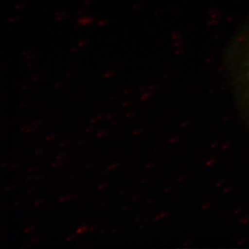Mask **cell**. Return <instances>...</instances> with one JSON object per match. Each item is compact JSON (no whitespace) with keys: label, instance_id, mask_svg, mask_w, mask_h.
<instances>
[{"label":"cell","instance_id":"cell-1","mask_svg":"<svg viewBox=\"0 0 249 249\" xmlns=\"http://www.w3.org/2000/svg\"><path fill=\"white\" fill-rule=\"evenodd\" d=\"M95 18L93 16H83L78 19V24L81 26H88L94 22Z\"/></svg>","mask_w":249,"mask_h":249},{"label":"cell","instance_id":"cell-2","mask_svg":"<svg viewBox=\"0 0 249 249\" xmlns=\"http://www.w3.org/2000/svg\"><path fill=\"white\" fill-rule=\"evenodd\" d=\"M22 55L25 58L27 61L34 60L35 58V54L33 53L31 50H26L22 52Z\"/></svg>","mask_w":249,"mask_h":249},{"label":"cell","instance_id":"cell-3","mask_svg":"<svg viewBox=\"0 0 249 249\" xmlns=\"http://www.w3.org/2000/svg\"><path fill=\"white\" fill-rule=\"evenodd\" d=\"M38 127L39 125H32V124H31V125L24 126L21 128V130L27 132V133H30V132L36 130L38 128Z\"/></svg>","mask_w":249,"mask_h":249},{"label":"cell","instance_id":"cell-4","mask_svg":"<svg viewBox=\"0 0 249 249\" xmlns=\"http://www.w3.org/2000/svg\"><path fill=\"white\" fill-rule=\"evenodd\" d=\"M67 15L65 11H58V12L55 14V18H56V20L58 21V22L65 20L67 18Z\"/></svg>","mask_w":249,"mask_h":249},{"label":"cell","instance_id":"cell-5","mask_svg":"<svg viewBox=\"0 0 249 249\" xmlns=\"http://www.w3.org/2000/svg\"><path fill=\"white\" fill-rule=\"evenodd\" d=\"M77 196H78V195H68V196H62L61 198H60L59 201H60V202H65V201L71 200V199H74V198L77 197Z\"/></svg>","mask_w":249,"mask_h":249},{"label":"cell","instance_id":"cell-6","mask_svg":"<svg viewBox=\"0 0 249 249\" xmlns=\"http://www.w3.org/2000/svg\"><path fill=\"white\" fill-rule=\"evenodd\" d=\"M115 71H114V70H109V71L105 72L104 74H103V77H104L105 78H111L115 76Z\"/></svg>","mask_w":249,"mask_h":249},{"label":"cell","instance_id":"cell-7","mask_svg":"<svg viewBox=\"0 0 249 249\" xmlns=\"http://www.w3.org/2000/svg\"><path fill=\"white\" fill-rule=\"evenodd\" d=\"M89 229V227L87 225H83L81 226V227H80L78 228V229L76 230V233L77 234H82L83 233V232H86Z\"/></svg>","mask_w":249,"mask_h":249},{"label":"cell","instance_id":"cell-8","mask_svg":"<svg viewBox=\"0 0 249 249\" xmlns=\"http://www.w3.org/2000/svg\"><path fill=\"white\" fill-rule=\"evenodd\" d=\"M89 43V40H83L79 41V42H78V44H77L76 45L78 46V47H79L80 49H82L83 48V47H86V46L88 45V44Z\"/></svg>","mask_w":249,"mask_h":249},{"label":"cell","instance_id":"cell-9","mask_svg":"<svg viewBox=\"0 0 249 249\" xmlns=\"http://www.w3.org/2000/svg\"><path fill=\"white\" fill-rule=\"evenodd\" d=\"M42 78V76L40 74H34L32 75L30 77V79H29V82H36L38 81L39 80H40L41 78Z\"/></svg>","mask_w":249,"mask_h":249},{"label":"cell","instance_id":"cell-10","mask_svg":"<svg viewBox=\"0 0 249 249\" xmlns=\"http://www.w3.org/2000/svg\"><path fill=\"white\" fill-rule=\"evenodd\" d=\"M109 23V19L104 18V19H101V20L98 22V25L101 26V27H105V26H107Z\"/></svg>","mask_w":249,"mask_h":249},{"label":"cell","instance_id":"cell-11","mask_svg":"<svg viewBox=\"0 0 249 249\" xmlns=\"http://www.w3.org/2000/svg\"><path fill=\"white\" fill-rule=\"evenodd\" d=\"M103 117L104 116L103 115L97 116L96 118H93V119H91L90 122H91V124H95V123L98 122V121L102 120Z\"/></svg>","mask_w":249,"mask_h":249},{"label":"cell","instance_id":"cell-12","mask_svg":"<svg viewBox=\"0 0 249 249\" xmlns=\"http://www.w3.org/2000/svg\"><path fill=\"white\" fill-rule=\"evenodd\" d=\"M16 186H17V185L16 184L10 185V186H8L5 188V191H6V193H9V192L14 190L15 188H16Z\"/></svg>","mask_w":249,"mask_h":249},{"label":"cell","instance_id":"cell-13","mask_svg":"<svg viewBox=\"0 0 249 249\" xmlns=\"http://www.w3.org/2000/svg\"><path fill=\"white\" fill-rule=\"evenodd\" d=\"M36 229V226H31V227L26 228L24 231V233H28V232H30L31 231H32L35 230Z\"/></svg>","mask_w":249,"mask_h":249},{"label":"cell","instance_id":"cell-14","mask_svg":"<svg viewBox=\"0 0 249 249\" xmlns=\"http://www.w3.org/2000/svg\"><path fill=\"white\" fill-rule=\"evenodd\" d=\"M107 133L108 132L107 130L100 131V132H98V133L96 134V137H104V136H106Z\"/></svg>","mask_w":249,"mask_h":249},{"label":"cell","instance_id":"cell-15","mask_svg":"<svg viewBox=\"0 0 249 249\" xmlns=\"http://www.w3.org/2000/svg\"><path fill=\"white\" fill-rule=\"evenodd\" d=\"M26 4H24V3H19V4H18L15 6V9L17 10H22L25 7Z\"/></svg>","mask_w":249,"mask_h":249},{"label":"cell","instance_id":"cell-16","mask_svg":"<svg viewBox=\"0 0 249 249\" xmlns=\"http://www.w3.org/2000/svg\"><path fill=\"white\" fill-rule=\"evenodd\" d=\"M119 163H113V164L109 165V166L107 167V170H112L115 169V168H117V167L119 166Z\"/></svg>","mask_w":249,"mask_h":249},{"label":"cell","instance_id":"cell-17","mask_svg":"<svg viewBox=\"0 0 249 249\" xmlns=\"http://www.w3.org/2000/svg\"><path fill=\"white\" fill-rule=\"evenodd\" d=\"M56 137L57 136L55 134H52V135H49L48 137H46L45 140L47 142H50V141L54 140Z\"/></svg>","mask_w":249,"mask_h":249},{"label":"cell","instance_id":"cell-18","mask_svg":"<svg viewBox=\"0 0 249 249\" xmlns=\"http://www.w3.org/2000/svg\"><path fill=\"white\" fill-rule=\"evenodd\" d=\"M45 201V199H44V198H42V199H37V200L34 203V205L35 206H39V205L42 204Z\"/></svg>","mask_w":249,"mask_h":249},{"label":"cell","instance_id":"cell-19","mask_svg":"<svg viewBox=\"0 0 249 249\" xmlns=\"http://www.w3.org/2000/svg\"><path fill=\"white\" fill-rule=\"evenodd\" d=\"M42 123V119H37V120L33 121L31 124L32 125H40Z\"/></svg>","mask_w":249,"mask_h":249},{"label":"cell","instance_id":"cell-20","mask_svg":"<svg viewBox=\"0 0 249 249\" xmlns=\"http://www.w3.org/2000/svg\"><path fill=\"white\" fill-rule=\"evenodd\" d=\"M67 157V154H61V155H59L58 157H56V160H65V159Z\"/></svg>","mask_w":249,"mask_h":249},{"label":"cell","instance_id":"cell-21","mask_svg":"<svg viewBox=\"0 0 249 249\" xmlns=\"http://www.w3.org/2000/svg\"><path fill=\"white\" fill-rule=\"evenodd\" d=\"M64 85H65V82H64V81L58 82V83H55V88H56V89H59V88H62V87H63Z\"/></svg>","mask_w":249,"mask_h":249},{"label":"cell","instance_id":"cell-22","mask_svg":"<svg viewBox=\"0 0 249 249\" xmlns=\"http://www.w3.org/2000/svg\"><path fill=\"white\" fill-rule=\"evenodd\" d=\"M19 16H14V17H11L9 19V22L11 23H14L18 22L19 20Z\"/></svg>","mask_w":249,"mask_h":249},{"label":"cell","instance_id":"cell-23","mask_svg":"<svg viewBox=\"0 0 249 249\" xmlns=\"http://www.w3.org/2000/svg\"><path fill=\"white\" fill-rule=\"evenodd\" d=\"M116 116H117V113H109V114L106 116V117L107 118V119H111L115 117Z\"/></svg>","mask_w":249,"mask_h":249},{"label":"cell","instance_id":"cell-24","mask_svg":"<svg viewBox=\"0 0 249 249\" xmlns=\"http://www.w3.org/2000/svg\"><path fill=\"white\" fill-rule=\"evenodd\" d=\"M22 164V163H21V162L17 163H14V164L11 165V168H12V169H16V168H18L19 167H20Z\"/></svg>","mask_w":249,"mask_h":249},{"label":"cell","instance_id":"cell-25","mask_svg":"<svg viewBox=\"0 0 249 249\" xmlns=\"http://www.w3.org/2000/svg\"><path fill=\"white\" fill-rule=\"evenodd\" d=\"M62 164V162L60 160H57V161L53 162L52 163V166L53 168H57V167L60 166Z\"/></svg>","mask_w":249,"mask_h":249},{"label":"cell","instance_id":"cell-26","mask_svg":"<svg viewBox=\"0 0 249 249\" xmlns=\"http://www.w3.org/2000/svg\"><path fill=\"white\" fill-rule=\"evenodd\" d=\"M45 152V149L42 148V149H39V150H36L35 152V153H34V155L37 156V155H42V153H44V152Z\"/></svg>","mask_w":249,"mask_h":249},{"label":"cell","instance_id":"cell-27","mask_svg":"<svg viewBox=\"0 0 249 249\" xmlns=\"http://www.w3.org/2000/svg\"><path fill=\"white\" fill-rule=\"evenodd\" d=\"M83 4L85 5V6H90L93 3V0H83Z\"/></svg>","mask_w":249,"mask_h":249},{"label":"cell","instance_id":"cell-28","mask_svg":"<svg viewBox=\"0 0 249 249\" xmlns=\"http://www.w3.org/2000/svg\"><path fill=\"white\" fill-rule=\"evenodd\" d=\"M45 178V175H36V176H34V180H36V181H38V180L42 179V178Z\"/></svg>","mask_w":249,"mask_h":249},{"label":"cell","instance_id":"cell-29","mask_svg":"<svg viewBox=\"0 0 249 249\" xmlns=\"http://www.w3.org/2000/svg\"><path fill=\"white\" fill-rule=\"evenodd\" d=\"M38 168L39 167L37 166V165H35V166L31 167L29 169H28L27 172H29V173H32V172L36 171V170H37Z\"/></svg>","mask_w":249,"mask_h":249},{"label":"cell","instance_id":"cell-30","mask_svg":"<svg viewBox=\"0 0 249 249\" xmlns=\"http://www.w3.org/2000/svg\"><path fill=\"white\" fill-rule=\"evenodd\" d=\"M41 237L40 236H37V237H34V238L31 239V243L34 244L36 242H37V241L40 240Z\"/></svg>","mask_w":249,"mask_h":249},{"label":"cell","instance_id":"cell-31","mask_svg":"<svg viewBox=\"0 0 249 249\" xmlns=\"http://www.w3.org/2000/svg\"><path fill=\"white\" fill-rule=\"evenodd\" d=\"M30 104H31L30 101H26V102L21 103L20 107H27V106H29V105H30Z\"/></svg>","mask_w":249,"mask_h":249},{"label":"cell","instance_id":"cell-32","mask_svg":"<svg viewBox=\"0 0 249 249\" xmlns=\"http://www.w3.org/2000/svg\"><path fill=\"white\" fill-rule=\"evenodd\" d=\"M108 186L107 183H103L98 186V188L99 190L103 189V188H106Z\"/></svg>","mask_w":249,"mask_h":249},{"label":"cell","instance_id":"cell-33","mask_svg":"<svg viewBox=\"0 0 249 249\" xmlns=\"http://www.w3.org/2000/svg\"><path fill=\"white\" fill-rule=\"evenodd\" d=\"M86 10H79V11H78V12H77V14L79 15L80 16H83V15H85L86 14Z\"/></svg>","mask_w":249,"mask_h":249},{"label":"cell","instance_id":"cell-34","mask_svg":"<svg viewBox=\"0 0 249 249\" xmlns=\"http://www.w3.org/2000/svg\"><path fill=\"white\" fill-rule=\"evenodd\" d=\"M34 65H35V61L34 60H29V61H28L27 66L31 67L34 66Z\"/></svg>","mask_w":249,"mask_h":249},{"label":"cell","instance_id":"cell-35","mask_svg":"<svg viewBox=\"0 0 249 249\" xmlns=\"http://www.w3.org/2000/svg\"><path fill=\"white\" fill-rule=\"evenodd\" d=\"M31 88V85L29 84L24 85V86L22 87V90L23 91H25V90H28L30 89Z\"/></svg>","mask_w":249,"mask_h":249},{"label":"cell","instance_id":"cell-36","mask_svg":"<svg viewBox=\"0 0 249 249\" xmlns=\"http://www.w3.org/2000/svg\"><path fill=\"white\" fill-rule=\"evenodd\" d=\"M132 101H124V103H123V106H124V107H127L129 105L132 104Z\"/></svg>","mask_w":249,"mask_h":249},{"label":"cell","instance_id":"cell-37","mask_svg":"<svg viewBox=\"0 0 249 249\" xmlns=\"http://www.w3.org/2000/svg\"><path fill=\"white\" fill-rule=\"evenodd\" d=\"M69 143H70V142H69V141H65V142H60V146L65 147L66 146V145H68Z\"/></svg>","mask_w":249,"mask_h":249},{"label":"cell","instance_id":"cell-38","mask_svg":"<svg viewBox=\"0 0 249 249\" xmlns=\"http://www.w3.org/2000/svg\"><path fill=\"white\" fill-rule=\"evenodd\" d=\"M76 235H71L70 236H68V237H67V241L70 242V241H71L72 240H73V239L76 238Z\"/></svg>","mask_w":249,"mask_h":249},{"label":"cell","instance_id":"cell-39","mask_svg":"<svg viewBox=\"0 0 249 249\" xmlns=\"http://www.w3.org/2000/svg\"><path fill=\"white\" fill-rule=\"evenodd\" d=\"M37 190V187H34V188H31L30 189L27 190V193L28 194H31L33 192H35Z\"/></svg>","mask_w":249,"mask_h":249},{"label":"cell","instance_id":"cell-40","mask_svg":"<svg viewBox=\"0 0 249 249\" xmlns=\"http://www.w3.org/2000/svg\"><path fill=\"white\" fill-rule=\"evenodd\" d=\"M94 166V163H91L89 164L85 165V169H90V168H93Z\"/></svg>","mask_w":249,"mask_h":249},{"label":"cell","instance_id":"cell-41","mask_svg":"<svg viewBox=\"0 0 249 249\" xmlns=\"http://www.w3.org/2000/svg\"><path fill=\"white\" fill-rule=\"evenodd\" d=\"M98 227V224H95V225L91 226V227L89 228V231H94L95 229H97Z\"/></svg>","mask_w":249,"mask_h":249},{"label":"cell","instance_id":"cell-42","mask_svg":"<svg viewBox=\"0 0 249 249\" xmlns=\"http://www.w3.org/2000/svg\"><path fill=\"white\" fill-rule=\"evenodd\" d=\"M75 73H76V71H68L67 73L66 76L67 77H71V76H73V75H74Z\"/></svg>","mask_w":249,"mask_h":249},{"label":"cell","instance_id":"cell-43","mask_svg":"<svg viewBox=\"0 0 249 249\" xmlns=\"http://www.w3.org/2000/svg\"><path fill=\"white\" fill-rule=\"evenodd\" d=\"M93 129H94V127H87L86 129H85V132H88V133H89V132H92Z\"/></svg>","mask_w":249,"mask_h":249},{"label":"cell","instance_id":"cell-44","mask_svg":"<svg viewBox=\"0 0 249 249\" xmlns=\"http://www.w3.org/2000/svg\"><path fill=\"white\" fill-rule=\"evenodd\" d=\"M132 91V90L129 89H125L123 91V93H124V95H127L129 94V93Z\"/></svg>","mask_w":249,"mask_h":249},{"label":"cell","instance_id":"cell-45","mask_svg":"<svg viewBox=\"0 0 249 249\" xmlns=\"http://www.w3.org/2000/svg\"><path fill=\"white\" fill-rule=\"evenodd\" d=\"M80 48L78 47V46H75V47H73V48L71 49V51L73 52H78V50H79Z\"/></svg>","mask_w":249,"mask_h":249},{"label":"cell","instance_id":"cell-46","mask_svg":"<svg viewBox=\"0 0 249 249\" xmlns=\"http://www.w3.org/2000/svg\"><path fill=\"white\" fill-rule=\"evenodd\" d=\"M134 114L133 112H128L125 114V116L127 118H130V117H132V116H134Z\"/></svg>","mask_w":249,"mask_h":249},{"label":"cell","instance_id":"cell-47","mask_svg":"<svg viewBox=\"0 0 249 249\" xmlns=\"http://www.w3.org/2000/svg\"><path fill=\"white\" fill-rule=\"evenodd\" d=\"M120 124V120L114 121L111 122V125H116V124Z\"/></svg>","mask_w":249,"mask_h":249},{"label":"cell","instance_id":"cell-48","mask_svg":"<svg viewBox=\"0 0 249 249\" xmlns=\"http://www.w3.org/2000/svg\"><path fill=\"white\" fill-rule=\"evenodd\" d=\"M119 229H120V228H119V227L114 228V229H113L111 231V233H114V232H117L119 230Z\"/></svg>","mask_w":249,"mask_h":249},{"label":"cell","instance_id":"cell-49","mask_svg":"<svg viewBox=\"0 0 249 249\" xmlns=\"http://www.w3.org/2000/svg\"><path fill=\"white\" fill-rule=\"evenodd\" d=\"M87 141H81V142H78V146H81V145H84L85 143H86Z\"/></svg>","mask_w":249,"mask_h":249},{"label":"cell","instance_id":"cell-50","mask_svg":"<svg viewBox=\"0 0 249 249\" xmlns=\"http://www.w3.org/2000/svg\"><path fill=\"white\" fill-rule=\"evenodd\" d=\"M9 165H11V162H4L1 165H2V167H6Z\"/></svg>","mask_w":249,"mask_h":249},{"label":"cell","instance_id":"cell-51","mask_svg":"<svg viewBox=\"0 0 249 249\" xmlns=\"http://www.w3.org/2000/svg\"><path fill=\"white\" fill-rule=\"evenodd\" d=\"M23 202V200L22 199H20V200L19 201H15L14 203V206H16V205H19V204H21V203Z\"/></svg>","mask_w":249,"mask_h":249},{"label":"cell","instance_id":"cell-52","mask_svg":"<svg viewBox=\"0 0 249 249\" xmlns=\"http://www.w3.org/2000/svg\"><path fill=\"white\" fill-rule=\"evenodd\" d=\"M107 228H104V229H101V230L100 231V233H104V232L107 231Z\"/></svg>","mask_w":249,"mask_h":249},{"label":"cell","instance_id":"cell-53","mask_svg":"<svg viewBox=\"0 0 249 249\" xmlns=\"http://www.w3.org/2000/svg\"><path fill=\"white\" fill-rule=\"evenodd\" d=\"M30 246H31L30 244H29V245H26L24 246H22V247H20V249H24L26 248H29V247H30Z\"/></svg>","mask_w":249,"mask_h":249},{"label":"cell","instance_id":"cell-54","mask_svg":"<svg viewBox=\"0 0 249 249\" xmlns=\"http://www.w3.org/2000/svg\"><path fill=\"white\" fill-rule=\"evenodd\" d=\"M26 180L28 181H32V180H34V177H29V178H26Z\"/></svg>","mask_w":249,"mask_h":249},{"label":"cell","instance_id":"cell-55","mask_svg":"<svg viewBox=\"0 0 249 249\" xmlns=\"http://www.w3.org/2000/svg\"><path fill=\"white\" fill-rule=\"evenodd\" d=\"M118 98L119 97L117 96H112V97H111V101H116V100L118 99Z\"/></svg>","mask_w":249,"mask_h":249},{"label":"cell","instance_id":"cell-56","mask_svg":"<svg viewBox=\"0 0 249 249\" xmlns=\"http://www.w3.org/2000/svg\"><path fill=\"white\" fill-rule=\"evenodd\" d=\"M130 207V206H127H127H124V209H123V210H124V211H127V210H128Z\"/></svg>","mask_w":249,"mask_h":249},{"label":"cell","instance_id":"cell-57","mask_svg":"<svg viewBox=\"0 0 249 249\" xmlns=\"http://www.w3.org/2000/svg\"><path fill=\"white\" fill-rule=\"evenodd\" d=\"M62 184H63L62 182H59L58 184L55 185V188H59V187L61 186Z\"/></svg>","mask_w":249,"mask_h":249},{"label":"cell","instance_id":"cell-58","mask_svg":"<svg viewBox=\"0 0 249 249\" xmlns=\"http://www.w3.org/2000/svg\"><path fill=\"white\" fill-rule=\"evenodd\" d=\"M16 121H18L17 119H15V120L10 121L9 122V124H14V123L16 122Z\"/></svg>","mask_w":249,"mask_h":249},{"label":"cell","instance_id":"cell-59","mask_svg":"<svg viewBox=\"0 0 249 249\" xmlns=\"http://www.w3.org/2000/svg\"><path fill=\"white\" fill-rule=\"evenodd\" d=\"M127 193V191H126V190H125V191L120 192V195H124V193Z\"/></svg>","mask_w":249,"mask_h":249},{"label":"cell","instance_id":"cell-60","mask_svg":"<svg viewBox=\"0 0 249 249\" xmlns=\"http://www.w3.org/2000/svg\"><path fill=\"white\" fill-rule=\"evenodd\" d=\"M77 176H78V175H73V176H71V178H76Z\"/></svg>","mask_w":249,"mask_h":249}]
</instances>
